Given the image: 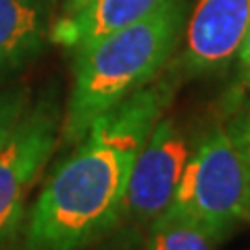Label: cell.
Segmentation results:
<instances>
[{"instance_id": "2", "label": "cell", "mask_w": 250, "mask_h": 250, "mask_svg": "<svg viewBox=\"0 0 250 250\" xmlns=\"http://www.w3.org/2000/svg\"><path fill=\"white\" fill-rule=\"evenodd\" d=\"M184 21L186 0H171L142 21L73 48L62 142L75 146L100 115L154 82L177 48Z\"/></svg>"}, {"instance_id": "11", "label": "cell", "mask_w": 250, "mask_h": 250, "mask_svg": "<svg viewBox=\"0 0 250 250\" xmlns=\"http://www.w3.org/2000/svg\"><path fill=\"white\" fill-rule=\"evenodd\" d=\"M238 61H240V73L242 80H244L246 88L250 90V27L246 31L244 40H242V46L238 50Z\"/></svg>"}, {"instance_id": "9", "label": "cell", "mask_w": 250, "mask_h": 250, "mask_svg": "<svg viewBox=\"0 0 250 250\" xmlns=\"http://www.w3.org/2000/svg\"><path fill=\"white\" fill-rule=\"evenodd\" d=\"M152 250H213L215 236L188 217L163 213L150 225Z\"/></svg>"}, {"instance_id": "5", "label": "cell", "mask_w": 250, "mask_h": 250, "mask_svg": "<svg viewBox=\"0 0 250 250\" xmlns=\"http://www.w3.org/2000/svg\"><path fill=\"white\" fill-rule=\"evenodd\" d=\"M188 154L182 129L163 115L134 161L121 215L152 225L175 196Z\"/></svg>"}, {"instance_id": "8", "label": "cell", "mask_w": 250, "mask_h": 250, "mask_svg": "<svg viewBox=\"0 0 250 250\" xmlns=\"http://www.w3.org/2000/svg\"><path fill=\"white\" fill-rule=\"evenodd\" d=\"M171 0H96L71 17H59L50 29L54 44L77 48L123 29L163 9Z\"/></svg>"}, {"instance_id": "1", "label": "cell", "mask_w": 250, "mask_h": 250, "mask_svg": "<svg viewBox=\"0 0 250 250\" xmlns=\"http://www.w3.org/2000/svg\"><path fill=\"white\" fill-rule=\"evenodd\" d=\"M177 83V73L159 75L92 123L31 208V250H82L119 221L134 161Z\"/></svg>"}, {"instance_id": "10", "label": "cell", "mask_w": 250, "mask_h": 250, "mask_svg": "<svg viewBox=\"0 0 250 250\" xmlns=\"http://www.w3.org/2000/svg\"><path fill=\"white\" fill-rule=\"evenodd\" d=\"M29 100H27V92L25 90H4L0 92V146L13 127L19 123L23 113L27 111Z\"/></svg>"}, {"instance_id": "4", "label": "cell", "mask_w": 250, "mask_h": 250, "mask_svg": "<svg viewBox=\"0 0 250 250\" xmlns=\"http://www.w3.org/2000/svg\"><path fill=\"white\" fill-rule=\"evenodd\" d=\"M61 115L52 98L29 104L0 146V240L19 221L29 188L61 138Z\"/></svg>"}, {"instance_id": "7", "label": "cell", "mask_w": 250, "mask_h": 250, "mask_svg": "<svg viewBox=\"0 0 250 250\" xmlns=\"http://www.w3.org/2000/svg\"><path fill=\"white\" fill-rule=\"evenodd\" d=\"M52 0H0V80L38 57L50 38Z\"/></svg>"}, {"instance_id": "13", "label": "cell", "mask_w": 250, "mask_h": 250, "mask_svg": "<svg viewBox=\"0 0 250 250\" xmlns=\"http://www.w3.org/2000/svg\"><path fill=\"white\" fill-rule=\"evenodd\" d=\"M236 123H238L240 131H242V138H244L246 150H248V156H250V113L238 115V117H236Z\"/></svg>"}, {"instance_id": "6", "label": "cell", "mask_w": 250, "mask_h": 250, "mask_svg": "<svg viewBox=\"0 0 250 250\" xmlns=\"http://www.w3.org/2000/svg\"><path fill=\"white\" fill-rule=\"evenodd\" d=\"M250 27V0H198L186 25L184 71L217 73L236 57Z\"/></svg>"}, {"instance_id": "12", "label": "cell", "mask_w": 250, "mask_h": 250, "mask_svg": "<svg viewBox=\"0 0 250 250\" xmlns=\"http://www.w3.org/2000/svg\"><path fill=\"white\" fill-rule=\"evenodd\" d=\"M96 0H62V13L61 17H71V15L83 11L85 6H90Z\"/></svg>"}, {"instance_id": "3", "label": "cell", "mask_w": 250, "mask_h": 250, "mask_svg": "<svg viewBox=\"0 0 250 250\" xmlns=\"http://www.w3.org/2000/svg\"><path fill=\"white\" fill-rule=\"evenodd\" d=\"M165 213L200 223L215 240L250 217V156L236 117L202 134L188 154L177 192Z\"/></svg>"}]
</instances>
